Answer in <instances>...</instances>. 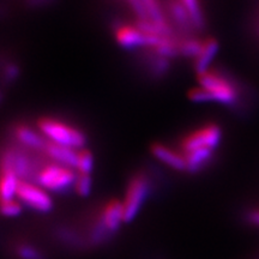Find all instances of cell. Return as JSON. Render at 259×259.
Returning a JSON list of instances; mask_svg holds the SVG:
<instances>
[{"mask_svg": "<svg viewBox=\"0 0 259 259\" xmlns=\"http://www.w3.org/2000/svg\"><path fill=\"white\" fill-rule=\"evenodd\" d=\"M222 127L216 122H209L200 127L190 131L189 134L183 136L179 141L178 149L183 154L199 149H212L216 150L222 142Z\"/></svg>", "mask_w": 259, "mask_h": 259, "instance_id": "5b68a950", "label": "cell"}, {"mask_svg": "<svg viewBox=\"0 0 259 259\" xmlns=\"http://www.w3.org/2000/svg\"><path fill=\"white\" fill-rule=\"evenodd\" d=\"M94 215H95L100 225L111 236H114L122 223H125L124 205H122L121 200L119 199L107 200L97 209V211Z\"/></svg>", "mask_w": 259, "mask_h": 259, "instance_id": "ba28073f", "label": "cell"}, {"mask_svg": "<svg viewBox=\"0 0 259 259\" xmlns=\"http://www.w3.org/2000/svg\"><path fill=\"white\" fill-rule=\"evenodd\" d=\"M220 50V44L215 37H206L203 41V47L199 56L196 60H193V69L196 71L197 76L202 74L210 70L213 58L216 57Z\"/></svg>", "mask_w": 259, "mask_h": 259, "instance_id": "5bb4252c", "label": "cell"}, {"mask_svg": "<svg viewBox=\"0 0 259 259\" xmlns=\"http://www.w3.org/2000/svg\"><path fill=\"white\" fill-rule=\"evenodd\" d=\"M19 179L11 169H0V202L16 198Z\"/></svg>", "mask_w": 259, "mask_h": 259, "instance_id": "9a60e30c", "label": "cell"}, {"mask_svg": "<svg viewBox=\"0 0 259 259\" xmlns=\"http://www.w3.org/2000/svg\"><path fill=\"white\" fill-rule=\"evenodd\" d=\"M189 99L192 102L197 103H206V102H212L211 96L210 94L206 92L205 89L202 88V87H197V88H192L187 94Z\"/></svg>", "mask_w": 259, "mask_h": 259, "instance_id": "7402d4cb", "label": "cell"}, {"mask_svg": "<svg viewBox=\"0 0 259 259\" xmlns=\"http://www.w3.org/2000/svg\"><path fill=\"white\" fill-rule=\"evenodd\" d=\"M93 190V178L88 174H78L73 191L79 197H88Z\"/></svg>", "mask_w": 259, "mask_h": 259, "instance_id": "44dd1931", "label": "cell"}, {"mask_svg": "<svg viewBox=\"0 0 259 259\" xmlns=\"http://www.w3.org/2000/svg\"><path fill=\"white\" fill-rule=\"evenodd\" d=\"M142 61L148 74L153 78L167 76L171 69V60L151 50H142Z\"/></svg>", "mask_w": 259, "mask_h": 259, "instance_id": "8fae6325", "label": "cell"}, {"mask_svg": "<svg viewBox=\"0 0 259 259\" xmlns=\"http://www.w3.org/2000/svg\"><path fill=\"white\" fill-rule=\"evenodd\" d=\"M36 127L44 137L52 143L76 149L87 148L88 137L85 132L70 122L53 116H41L36 121Z\"/></svg>", "mask_w": 259, "mask_h": 259, "instance_id": "6da1fadb", "label": "cell"}, {"mask_svg": "<svg viewBox=\"0 0 259 259\" xmlns=\"http://www.w3.org/2000/svg\"><path fill=\"white\" fill-rule=\"evenodd\" d=\"M154 189L150 176L145 171L132 174L126 184L125 196L122 199L125 222H132L144 206Z\"/></svg>", "mask_w": 259, "mask_h": 259, "instance_id": "3957f363", "label": "cell"}, {"mask_svg": "<svg viewBox=\"0 0 259 259\" xmlns=\"http://www.w3.org/2000/svg\"><path fill=\"white\" fill-rule=\"evenodd\" d=\"M77 176L78 173L73 168L48 162L37 171L34 183L40 185L47 192L61 194L73 190Z\"/></svg>", "mask_w": 259, "mask_h": 259, "instance_id": "277c9868", "label": "cell"}, {"mask_svg": "<svg viewBox=\"0 0 259 259\" xmlns=\"http://www.w3.org/2000/svg\"><path fill=\"white\" fill-rule=\"evenodd\" d=\"M215 153L216 150H212V149H199V150L184 154L186 160V173H202L213 162Z\"/></svg>", "mask_w": 259, "mask_h": 259, "instance_id": "4fadbf2b", "label": "cell"}, {"mask_svg": "<svg viewBox=\"0 0 259 259\" xmlns=\"http://www.w3.org/2000/svg\"><path fill=\"white\" fill-rule=\"evenodd\" d=\"M42 154L46 155L51 162L76 169L77 158H78V150H76V149L64 147V145L52 143L48 141Z\"/></svg>", "mask_w": 259, "mask_h": 259, "instance_id": "7c38bea8", "label": "cell"}, {"mask_svg": "<svg viewBox=\"0 0 259 259\" xmlns=\"http://www.w3.org/2000/svg\"><path fill=\"white\" fill-rule=\"evenodd\" d=\"M246 221L252 226L259 227V208L248 210V211L246 212Z\"/></svg>", "mask_w": 259, "mask_h": 259, "instance_id": "603a6c76", "label": "cell"}, {"mask_svg": "<svg viewBox=\"0 0 259 259\" xmlns=\"http://www.w3.org/2000/svg\"><path fill=\"white\" fill-rule=\"evenodd\" d=\"M199 87L210 94L211 101L223 106H236L240 101V88L228 74L216 69H210L197 76Z\"/></svg>", "mask_w": 259, "mask_h": 259, "instance_id": "7a4b0ae2", "label": "cell"}, {"mask_svg": "<svg viewBox=\"0 0 259 259\" xmlns=\"http://www.w3.org/2000/svg\"><path fill=\"white\" fill-rule=\"evenodd\" d=\"M16 198L23 204V206H27L32 211L46 213L54 208V200L50 192L34 181H19Z\"/></svg>", "mask_w": 259, "mask_h": 259, "instance_id": "8992f818", "label": "cell"}, {"mask_svg": "<svg viewBox=\"0 0 259 259\" xmlns=\"http://www.w3.org/2000/svg\"><path fill=\"white\" fill-rule=\"evenodd\" d=\"M150 153L153 156L166 164L170 169L178 171H186V160L184 154L179 149H173L169 145L163 143H154L150 147Z\"/></svg>", "mask_w": 259, "mask_h": 259, "instance_id": "30bf717a", "label": "cell"}, {"mask_svg": "<svg viewBox=\"0 0 259 259\" xmlns=\"http://www.w3.org/2000/svg\"><path fill=\"white\" fill-rule=\"evenodd\" d=\"M15 253L19 259H45V254L36 246L29 242H18L15 246Z\"/></svg>", "mask_w": 259, "mask_h": 259, "instance_id": "d6986e66", "label": "cell"}, {"mask_svg": "<svg viewBox=\"0 0 259 259\" xmlns=\"http://www.w3.org/2000/svg\"><path fill=\"white\" fill-rule=\"evenodd\" d=\"M94 167H95V156H94L93 151L87 148L78 150V158H77L76 166L77 173L92 176Z\"/></svg>", "mask_w": 259, "mask_h": 259, "instance_id": "ac0fdd59", "label": "cell"}, {"mask_svg": "<svg viewBox=\"0 0 259 259\" xmlns=\"http://www.w3.org/2000/svg\"><path fill=\"white\" fill-rule=\"evenodd\" d=\"M12 136H14L16 143L21 145L25 150L40 151V153H44L48 142L37 127H32L23 122H19L12 127Z\"/></svg>", "mask_w": 259, "mask_h": 259, "instance_id": "9c48e42d", "label": "cell"}, {"mask_svg": "<svg viewBox=\"0 0 259 259\" xmlns=\"http://www.w3.org/2000/svg\"><path fill=\"white\" fill-rule=\"evenodd\" d=\"M23 209V204L17 198L0 202V215L5 216V218H15V216L21 215Z\"/></svg>", "mask_w": 259, "mask_h": 259, "instance_id": "ffe728a7", "label": "cell"}, {"mask_svg": "<svg viewBox=\"0 0 259 259\" xmlns=\"http://www.w3.org/2000/svg\"><path fill=\"white\" fill-rule=\"evenodd\" d=\"M158 37L160 35L145 34L135 24L120 23L114 27L115 42L124 50H151L157 44Z\"/></svg>", "mask_w": 259, "mask_h": 259, "instance_id": "52a82bcc", "label": "cell"}, {"mask_svg": "<svg viewBox=\"0 0 259 259\" xmlns=\"http://www.w3.org/2000/svg\"><path fill=\"white\" fill-rule=\"evenodd\" d=\"M181 3L190 16L194 30L196 32H202L206 28V19L200 0H181Z\"/></svg>", "mask_w": 259, "mask_h": 259, "instance_id": "2e32d148", "label": "cell"}, {"mask_svg": "<svg viewBox=\"0 0 259 259\" xmlns=\"http://www.w3.org/2000/svg\"><path fill=\"white\" fill-rule=\"evenodd\" d=\"M203 38L193 36L179 37V54L185 59L196 60L203 47Z\"/></svg>", "mask_w": 259, "mask_h": 259, "instance_id": "e0dca14e", "label": "cell"}]
</instances>
